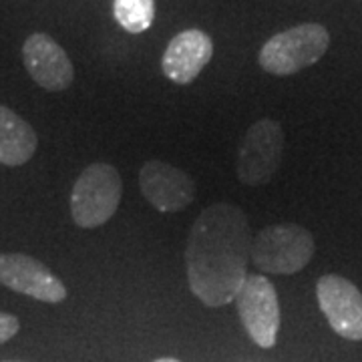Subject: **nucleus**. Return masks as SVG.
I'll list each match as a JSON object with an SVG mask.
<instances>
[{"mask_svg": "<svg viewBox=\"0 0 362 362\" xmlns=\"http://www.w3.org/2000/svg\"><path fill=\"white\" fill-rule=\"evenodd\" d=\"M330 35L318 23H306L274 35L259 51V66L272 75H294L318 63L328 51Z\"/></svg>", "mask_w": 362, "mask_h": 362, "instance_id": "obj_4", "label": "nucleus"}, {"mask_svg": "<svg viewBox=\"0 0 362 362\" xmlns=\"http://www.w3.org/2000/svg\"><path fill=\"white\" fill-rule=\"evenodd\" d=\"M115 21L131 35H141L156 21V0H115Z\"/></svg>", "mask_w": 362, "mask_h": 362, "instance_id": "obj_13", "label": "nucleus"}, {"mask_svg": "<svg viewBox=\"0 0 362 362\" xmlns=\"http://www.w3.org/2000/svg\"><path fill=\"white\" fill-rule=\"evenodd\" d=\"M214 54V42L204 30L189 28L169 40L161 59L163 75L175 85H189L207 66Z\"/></svg>", "mask_w": 362, "mask_h": 362, "instance_id": "obj_11", "label": "nucleus"}, {"mask_svg": "<svg viewBox=\"0 0 362 362\" xmlns=\"http://www.w3.org/2000/svg\"><path fill=\"white\" fill-rule=\"evenodd\" d=\"M139 187L143 197L161 214H173L192 206L195 197L194 180L165 161H147L139 171Z\"/></svg>", "mask_w": 362, "mask_h": 362, "instance_id": "obj_9", "label": "nucleus"}, {"mask_svg": "<svg viewBox=\"0 0 362 362\" xmlns=\"http://www.w3.org/2000/svg\"><path fill=\"white\" fill-rule=\"evenodd\" d=\"M37 133L8 107L0 105V163L2 165H23L37 151Z\"/></svg>", "mask_w": 362, "mask_h": 362, "instance_id": "obj_12", "label": "nucleus"}, {"mask_svg": "<svg viewBox=\"0 0 362 362\" xmlns=\"http://www.w3.org/2000/svg\"><path fill=\"white\" fill-rule=\"evenodd\" d=\"M123 195V181L113 165L93 163L71 192V216L78 228H99L115 216Z\"/></svg>", "mask_w": 362, "mask_h": 362, "instance_id": "obj_3", "label": "nucleus"}, {"mask_svg": "<svg viewBox=\"0 0 362 362\" xmlns=\"http://www.w3.org/2000/svg\"><path fill=\"white\" fill-rule=\"evenodd\" d=\"M18 328H21V322H18L16 316L6 314V312H0V344H4L13 337H16Z\"/></svg>", "mask_w": 362, "mask_h": 362, "instance_id": "obj_14", "label": "nucleus"}, {"mask_svg": "<svg viewBox=\"0 0 362 362\" xmlns=\"http://www.w3.org/2000/svg\"><path fill=\"white\" fill-rule=\"evenodd\" d=\"M235 306L250 338L262 349H272L280 330V304L270 280L259 274H247L235 296Z\"/></svg>", "mask_w": 362, "mask_h": 362, "instance_id": "obj_6", "label": "nucleus"}, {"mask_svg": "<svg viewBox=\"0 0 362 362\" xmlns=\"http://www.w3.org/2000/svg\"><path fill=\"white\" fill-rule=\"evenodd\" d=\"M0 284L49 304L66 298L65 284L45 264L26 254H0Z\"/></svg>", "mask_w": 362, "mask_h": 362, "instance_id": "obj_8", "label": "nucleus"}, {"mask_svg": "<svg viewBox=\"0 0 362 362\" xmlns=\"http://www.w3.org/2000/svg\"><path fill=\"white\" fill-rule=\"evenodd\" d=\"M284 131L274 119H259L246 131L238 149L235 173L244 185L258 187L270 183L282 163Z\"/></svg>", "mask_w": 362, "mask_h": 362, "instance_id": "obj_5", "label": "nucleus"}, {"mask_svg": "<svg viewBox=\"0 0 362 362\" xmlns=\"http://www.w3.org/2000/svg\"><path fill=\"white\" fill-rule=\"evenodd\" d=\"M318 306L330 328L346 340H362V292L350 280L326 274L316 282Z\"/></svg>", "mask_w": 362, "mask_h": 362, "instance_id": "obj_7", "label": "nucleus"}, {"mask_svg": "<svg viewBox=\"0 0 362 362\" xmlns=\"http://www.w3.org/2000/svg\"><path fill=\"white\" fill-rule=\"evenodd\" d=\"M312 233L298 223L268 226L252 240V264L264 274L290 276L304 270L314 256Z\"/></svg>", "mask_w": 362, "mask_h": 362, "instance_id": "obj_2", "label": "nucleus"}, {"mask_svg": "<svg viewBox=\"0 0 362 362\" xmlns=\"http://www.w3.org/2000/svg\"><path fill=\"white\" fill-rule=\"evenodd\" d=\"M153 362H181V361H175V358H157Z\"/></svg>", "mask_w": 362, "mask_h": 362, "instance_id": "obj_15", "label": "nucleus"}, {"mask_svg": "<svg viewBox=\"0 0 362 362\" xmlns=\"http://www.w3.org/2000/svg\"><path fill=\"white\" fill-rule=\"evenodd\" d=\"M23 61L28 75L42 89L65 90L75 78V69L65 49L45 33H35L25 40Z\"/></svg>", "mask_w": 362, "mask_h": 362, "instance_id": "obj_10", "label": "nucleus"}, {"mask_svg": "<svg viewBox=\"0 0 362 362\" xmlns=\"http://www.w3.org/2000/svg\"><path fill=\"white\" fill-rule=\"evenodd\" d=\"M252 240L244 209L233 204H214L197 216L185 247V268L199 302L220 308L235 300L247 278Z\"/></svg>", "mask_w": 362, "mask_h": 362, "instance_id": "obj_1", "label": "nucleus"}]
</instances>
